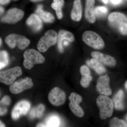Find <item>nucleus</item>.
<instances>
[{"label": "nucleus", "mask_w": 127, "mask_h": 127, "mask_svg": "<svg viewBox=\"0 0 127 127\" xmlns=\"http://www.w3.org/2000/svg\"><path fill=\"white\" fill-rule=\"evenodd\" d=\"M109 25L123 35H127V17L124 14L115 12H112L108 17Z\"/></svg>", "instance_id": "obj_1"}, {"label": "nucleus", "mask_w": 127, "mask_h": 127, "mask_svg": "<svg viewBox=\"0 0 127 127\" xmlns=\"http://www.w3.org/2000/svg\"><path fill=\"white\" fill-rule=\"evenodd\" d=\"M96 103L100 110L99 117L101 119L104 120L112 116L114 104L110 98L106 95H100L97 98Z\"/></svg>", "instance_id": "obj_2"}, {"label": "nucleus", "mask_w": 127, "mask_h": 127, "mask_svg": "<svg viewBox=\"0 0 127 127\" xmlns=\"http://www.w3.org/2000/svg\"><path fill=\"white\" fill-rule=\"evenodd\" d=\"M24 57L23 65L27 69H31L35 64L43 63L45 61V57L39 52L31 49L25 51L23 54Z\"/></svg>", "instance_id": "obj_3"}, {"label": "nucleus", "mask_w": 127, "mask_h": 127, "mask_svg": "<svg viewBox=\"0 0 127 127\" xmlns=\"http://www.w3.org/2000/svg\"><path fill=\"white\" fill-rule=\"evenodd\" d=\"M58 36L57 33L55 31L48 30L38 42L37 46L38 50L41 52H46L49 48L56 44Z\"/></svg>", "instance_id": "obj_4"}, {"label": "nucleus", "mask_w": 127, "mask_h": 127, "mask_svg": "<svg viewBox=\"0 0 127 127\" xmlns=\"http://www.w3.org/2000/svg\"><path fill=\"white\" fill-rule=\"evenodd\" d=\"M82 38L84 43L94 49L100 50L103 48L105 45L102 38L94 32L85 31L83 34Z\"/></svg>", "instance_id": "obj_5"}, {"label": "nucleus", "mask_w": 127, "mask_h": 127, "mask_svg": "<svg viewBox=\"0 0 127 127\" xmlns=\"http://www.w3.org/2000/svg\"><path fill=\"white\" fill-rule=\"evenodd\" d=\"M5 41L10 48H14L17 45L18 48L22 50L26 48L30 43V40L26 37L16 34H9L6 37Z\"/></svg>", "instance_id": "obj_6"}, {"label": "nucleus", "mask_w": 127, "mask_h": 127, "mask_svg": "<svg viewBox=\"0 0 127 127\" xmlns=\"http://www.w3.org/2000/svg\"><path fill=\"white\" fill-rule=\"evenodd\" d=\"M22 74L21 68L16 66L0 72V82L6 85L12 84L17 77Z\"/></svg>", "instance_id": "obj_7"}, {"label": "nucleus", "mask_w": 127, "mask_h": 127, "mask_svg": "<svg viewBox=\"0 0 127 127\" xmlns=\"http://www.w3.org/2000/svg\"><path fill=\"white\" fill-rule=\"evenodd\" d=\"M24 12L18 8H11L7 11L4 15L1 18L2 23L14 24L21 20L24 16Z\"/></svg>", "instance_id": "obj_8"}, {"label": "nucleus", "mask_w": 127, "mask_h": 127, "mask_svg": "<svg viewBox=\"0 0 127 127\" xmlns=\"http://www.w3.org/2000/svg\"><path fill=\"white\" fill-rule=\"evenodd\" d=\"M68 98L70 101L69 107L71 111L77 117H83L84 116V112L79 105L82 101V98L77 93H72Z\"/></svg>", "instance_id": "obj_9"}, {"label": "nucleus", "mask_w": 127, "mask_h": 127, "mask_svg": "<svg viewBox=\"0 0 127 127\" xmlns=\"http://www.w3.org/2000/svg\"><path fill=\"white\" fill-rule=\"evenodd\" d=\"M48 99L52 105L57 106H61L65 102V93L59 88L56 87L50 91Z\"/></svg>", "instance_id": "obj_10"}, {"label": "nucleus", "mask_w": 127, "mask_h": 127, "mask_svg": "<svg viewBox=\"0 0 127 127\" xmlns=\"http://www.w3.org/2000/svg\"><path fill=\"white\" fill-rule=\"evenodd\" d=\"M33 86L31 78L26 77L11 84L10 87V91L13 94H18L25 90L32 88Z\"/></svg>", "instance_id": "obj_11"}, {"label": "nucleus", "mask_w": 127, "mask_h": 127, "mask_svg": "<svg viewBox=\"0 0 127 127\" xmlns=\"http://www.w3.org/2000/svg\"><path fill=\"white\" fill-rule=\"evenodd\" d=\"M31 107V104L26 100L20 101L16 104L12 109L11 117L14 120L18 119L21 116L25 115L27 113Z\"/></svg>", "instance_id": "obj_12"}, {"label": "nucleus", "mask_w": 127, "mask_h": 127, "mask_svg": "<svg viewBox=\"0 0 127 127\" xmlns=\"http://www.w3.org/2000/svg\"><path fill=\"white\" fill-rule=\"evenodd\" d=\"M97 83L96 88L99 93L107 96L112 94V90L109 85L110 78L108 75L101 76L98 79Z\"/></svg>", "instance_id": "obj_13"}, {"label": "nucleus", "mask_w": 127, "mask_h": 127, "mask_svg": "<svg viewBox=\"0 0 127 127\" xmlns=\"http://www.w3.org/2000/svg\"><path fill=\"white\" fill-rule=\"evenodd\" d=\"M91 55L93 58L97 60L100 63L109 66H114L117 64L116 59L109 55L97 51L93 52Z\"/></svg>", "instance_id": "obj_14"}, {"label": "nucleus", "mask_w": 127, "mask_h": 127, "mask_svg": "<svg viewBox=\"0 0 127 127\" xmlns=\"http://www.w3.org/2000/svg\"><path fill=\"white\" fill-rule=\"evenodd\" d=\"M95 0H86L85 7V17L87 20L91 23L96 21L95 14Z\"/></svg>", "instance_id": "obj_15"}, {"label": "nucleus", "mask_w": 127, "mask_h": 127, "mask_svg": "<svg viewBox=\"0 0 127 127\" xmlns=\"http://www.w3.org/2000/svg\"><path fill=\"white\" fill-rule=\"evenodd\" d=\"M64 40L73 42L75 40V37L72 33L68 31L64 30L59 31L58 36V46L59 51L61 53L63 52L64 51L63 46V41Z\"/></svg>", "instance_id": "obj_16"}, {"label": "nucleus", "mask_w": 127, "mask_h": 127, "mask_svg": "<svg viewBox=\"0 0 127 127\" xmlns=\"http://www.w3.org/2000/svg\"><path fill=\"white\" fill-rule=\"evenodd\" d=\"M26 23L34 32L39 31L42 27L41 19L36 14H31L27 18Z\"/></svg>", "instance_id": "obj_17"}, {"label": "nucleus", "mask_w": 127, "mask_h": 127, "mask_svg": "<svg viewBox=\"0 0 127 127\" xmlns=\"http://www.w3.org/2000/svg\"><path fill=\"white\" fill-rule=\"evenodd\" d=\"M82 6L81 0H74L73 8L71 13L72 20L76 22L79 21L82 16Z\"/></svg>", "instance_id": "obj_18"}, {"label": "nucleus", "mask_w": 127, "mask_h": 127, "mask_svg": "<svg viewBox=\"0 0 127 127\" xmlns=\"http://www.w3.org/2000/svg\"><path fill=\"white\" fill-rule=\"evenodd\" d=\"M36 13L42 20L46 23H52L55 21V18L53 15L50 12L43 10L42 5H38Z\"/></svg>", "instance_id": "obj_19"}, {"label": "nucleus", "mask_w": 127, "mask_h": 127, "mask_svg": "<svg viewBox=\"0 0 127 127\" xmlns=\"http://www.w3.org/2000/svg\"><path fill=\"white\" fill-rule=\"evenodd\" d=\"M124 93L122 90H120L114 96L113 98V104L116 109L122 110L124 108L123 103Z\"/></svg>", "instance_id": "obj_20"}, {"label": "nucleus", "mask_w": 127, "mask_h": 127, "mask_svg": "<svg viewBox=\"0 0 127 127\" xmlns=\"http://www.w3.org/2000/svg\"><path fill=\"white\" fill-rule=\"evenodd\" d=\"M60 123L59 117L56 115H52L47 118L44 124H39L37 127H58Z\"/></svg>", "instance_id": "obj_21"}, {"label": "nucleus", "mask_w": 127, "mask_h": 127, "mask_svg": "<svg viewBox=\"0 0 127 127\" xmlns=\"http://www.w3.org/2000/svg\"><path fill=\"white\" fill-rule=\"evenodd\" d=\"M53 2L51 5L53 9L56 11L57 17L61 20L63 17L62 9L64 4V0H53Z\"/></svg>", "instance_id": "obj_22"}, {"label": "nucleus", "mask_w": 127, "mask_h": 127, "mask_svg": "<svg viewBox=\"0 0 127 127\" xmlns=\"http://www.w3.org/2000/svg\"><path fill=\"white\" fill-rule=\"evenodd\" d=\"M11 102V98L8 95L3 97L0 101V116H4L7 112V107Z\"/></svg>", "instance_id": "obj_23"}, {"label": "nucleus", "mask_w": 127, "mask_h": 127, "mask_svg": "<svg viewBox=\"0 0 127 127\" xmlns=\"http://www.w3.org/2000/svg\"><path fill=\"white\" fill-rule=\"evenodd\" d=\"M45 110V107L43 104H40L35 107L33 108L30 111V117L32 119L36 118H40L43 115Z\"/></svg>", "instance_id": "obj_24"}, {"label": "nucleus", "mask_w": 127, "mask_h": 127, "mask_svg": "<svg viewBox=\"0 0 127 127\" xmlns=\"http://www.w3.org/2000/svg\"><path fill=\"white\" fill-rule=\"evenodd\" d=\"M91 66L98 74H102L106 72V68L102 65L101 64L94 58H93L90 61Z\"/></svg>", "instance_id": "obj_25"}, {"label": "nucleus", "mask_w": 127, "mask_h": 127, "mask_svg": "<svg viewBox=\"0 0 127 127\" xmlns=\"http://www.w3.org/2000/svg\"><path fill=\"white\" fill-rule=\"evenodd\" d=\"M9 63V55L6 51H0V70L4 68Z\"/></svg>", "instance_id": "obj_26"}, {"label": "nucleus", "mask_w": 127, "mask_h": 127, "mask_svg": "<svg viewBox=\"0 0 127 127\" xmlns=\"http://www.w3.org/2000/svg\"><path fill=\"white\" fill-rule=\"evenodd\" d=\"M110 127H127V124L124 120L115 117L112 119L109 123Z\"/></svg>", "instance_id": "obj_27"}, {"label": "nucleus", "mask_w": 127, "mask_h": 127, "mask_svg": "<svg viewBox=\"0 0 127 127\" xmlns=\"http://www.w3.org/2000/svg\"><path fill=\"white\" fill-rule=\"evenodd\" d=\"M92 79V77L91 75H82L80 84L82 87L87 88L89 86Z\"/></svg>", "instance_id": "obj_28"}, {"label": "nucleus", "mask_w": 127, "mask_h": 127, "mask_svg": "<svg viewBox=\"0 0 127 127\" xmlns=\"http://www.w3.org/2000/svg\"><path fill=\"white\" fill-rule=\"evenodd\" d=\"M108 12L106 7L103 6H97L95 8V15L98 17H101L106 15Z\"/></svg>", "instance_id": "obj_29"}, {"label": "nucleus", "mask_w": 127, "mask_h": 127, "mask_svg": "<svg viewBox=\"0 0 127 127\" xmlns=\"http://www.w3.org/2000/svg\"><path fill=\"white\" fill-rule=\"evenodd\" d=\"M80 72L81 75H91L90 70L87 66L83 65L80 68Z\"/></svg>", "instance_id": "obj_30"}, {"label": "nucleus", "mask_w": 127, "mask_h": 127, "mask_svg": "<svg viewBox=\"0 0 127 127\" xmlns=\"http://www.w3.org/2000/svg\"><path fill=\"white\" fill-rule=\"evenodd\" d=\"M11 0H0V4L5 5L7 4Z\"/></svg>", "instance_id": "obj_31"}, {"label": "nucleus", "mask_w": 127, "mask_h": 127, "mask_svg": "<svg viewBox=\"0 0 127 127\" xmlns=\"http://www.w3.org/2000/svg\"><path fill=\"white\" fill-rule=\"evenodd\" d=\"M111 1L113 4L117 5L120 4L122 1V0H111Z\"/></svg>", "instance_id": "obj_32"}, {"label": "nucleus", "mask_w": 127, "mask_h": 127, "mask_svg": "<svg viewBox=\"0 0 127 127\" xmlns=\"http://www.w3.org/2000/svg\"><path fill=\"white\" fill-rule=\"evenodd\" d=\"M4 9L3 7L0 6V16L4 13Z\"/></svg>", "instance_id": "obj_33"}, {"label": "nucleus", "mask_w": 127, "mask_h": 127, "mask_svg": "<svg viewBox=\"0 0 127 127\" xmlns=\"http://www.w3.org/2000/svg\"><path fill=\"white\" fill-rule=\"evenodd\" d=\"M31 2H39V1H42L43 0H30Z\"/></svg>", "instance_id": "obj_34"}, {"label": "nucleus", "mask_w": 127, "mask_h": 127, "mask_svg": "<svg viewBox=\"0 0 127 127\" xmlns=\"http://www.w3.org/2000/svg\"><path fill=\"white\" fill-rule=\"evenodd\" d=\"M5 127V126L4 124H3V123H2V122L0 120V127Z\"/></svg>", "instance_id": "obj_35"}, {"label": "nucleus", "mask_w": 127, "mask_h": 127, "mask_svg": "<svg viewBox=\"0 0 127 127\" xmlns=\"http://www.w3.org/2000/svg\"><path fill=\"white\" fill-rule=\"evenodd\" d=\"M68 42L65 41H64V44L65 46H67V45H68Z\"/></svg>", "instance_id": "obj_36"}, {"label": "nucleus", "mask_w": 127, "mask_h": 127, "mask_svg": "<svg viewBox=\"0 0 127 127\" xmlns=\"http://www.w3.org/2000/svg\"><path fill=\"white\" fill-rule=\"evenodd\" d=\"M102 1L105 4H107L108 2V0H102Z\"/></svg>", "instance_id": "obj_37"}, {"label": "nucleus", "mask_w": 127, "mask_h": 127, "mask_svg": "<svg viewBox=\"0 0 127 127\" xmlns=\"http://www.w3.org/2000/svg\"><path fill=\"white\" fill-rule=\"evenodd\" d=\"M2 40H1V38L0 37V47L1 46V44H2Z\"/></svg>", "instance_id": "obj_38"}, {"label": "nucleus", "mask_w": 127, "mask_h": 127, "mask_svg": "<svg viewBox=\"0 0 127 127\" xmlns=\"http://www.w3.org/2000/svg\"><path fill=\"white\" fill-rule=\"evenodd\" d=\"M125 87L127 89V81L125 83Z\"/></svg>", "instance_id": "obj_39"}, {"label": "nucleus", "mask_w": 127, "mask_h": 127, "mask_svg": "<svg viewBox=\"0 0 127 127\" xmlns=\"http://www.w3.org/2000/svg\"></svg>", "instance_id": "obj_40"}, {"label": "nucleus", "mask_w": 127, "mask_h": 127, "mask_svg": "<svg viewBox=\"0 0 127 127\" xmlns=\"http://www.w3.org/2000/svg\"></svg>", "instance_id": "obj_41"}]
</instances>
